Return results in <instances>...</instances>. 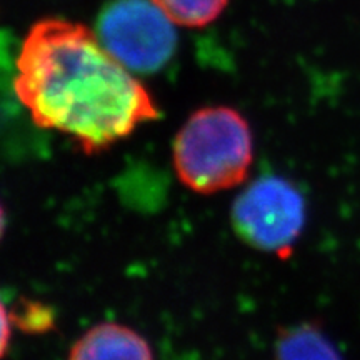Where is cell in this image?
<instances>
[{
	"mask_svg": "<svg viewBox=\"0 0 360 360\" xmlns=\"http://www.w3.org/2000/svg\"><path fill=\"white\" fill-rule=\"evenodd\" d=\"M13 90L35 125L67 135L85 154L105 150L160 115L146 85L97 34L65 19L30 27Z\"/></svg>",
	"mask_w": 360,
	"mask_h": 360,
	"instance_id": "6da1fadb",
	"label": "cell"
},
{
	"mask_svg": "<svg viewBox=\"0 0 360 360\" xmlns=\"http://www.w3.org/2000/svg\"><path fill=\"white\" fill-rule=\"evenodd\" d=\"M172 160L180 182L197 193L240 186L254 162L249 122L231 107L195 110L175 135Z\"/></svg>",
	"mask_w": 360,
	"mask_h": 360,
	"instance_id": "7a4b0ae2",
	"label": "cell"
},
{
	"mask_svg": "<svg viewBox=\"0 0 360 360\" xmlns=\"http://www.w3.org/2000/svg\"><path fill=\"white\" fill-rule=\"evenodd\" d=\"M96 34L130 72L152 74L177 49V30L154 0H112L98 13Z\"/></svg>",
	"mask_w": 360,
	"mask_h": 360,
	"instance_id": "3957f363",
	"label": "cell"
},
{
	"mask_svg": "<svg viewBox=\"0 0 360 360\" xmlns=\"http://www.w3.org/2000/svg\"><path fill=\"white\" fill-rule=\"evenodd\" d=\"M232 224L245 244L282 255L290 252L304 231L305 200L287 179L260 177L233 202Z\"/></svg>",
	"mask_w": 360,
	"mask_h": 360,
	"instance_id": "277c9868",
	"label": "cell"
},
{
	"mask_svg": "<svg viewBox=\"0 0 360 360\" xmlns=\"http://www.w3.org/2000/svg\"><path fill=\"white\" fill-rule=\"evenodd\" d=\"M69 360H154V352L134 328L103 322L75 340Z\"/></svg>",
	"mask_w": 360,
	"mask_h": 360,
	"instance_id": "5b68a950",
	"label": "cell"
},
{
	"mask_svg": "<svg viewBox=\"0 0 360 360\" xmlns=\"http://www.w3.org/2000/svg\"><path fill=\"white\" fill-rule=\"evenodd\" d=\"M274 360H342L327 335L314 323L283 328L276 342Z\"/></svg>",
	"mask_w": 360,
	"mask_h": 360,
	"instance_id": "8992f818",
	"label": "cell"
},
{
	"mask_svg": "<svg viewBox=\"0 0 360 360\" xmlns=\"http://www.w3.org/2000/svg\"><path fill=\"white\" fill-rule=\"evenodd\" d=\"M175 25L205 27L219 19L229 0H154Z\"/></svg>",
	"mask_w": 360,
	"mask_h": 360,
	"instance_id": "52a82bcc",
	"label": "cell"
},
{
	"mask_svg": "<svg viewBox=\"0 0 360 360\" xmlns=\"http://www.w3.org/2000/svg\"><path fill=\"white\" fill-rule=\"evenodd\" d=\"M12 322L24 330H44L51 326V312L37 304H27L20 309V312L11 315Z\"/></svg>",
	"mask_w": 360,
	"mask_h": 360,
	"instance_id": "ba28073f",
	"label": "cell"
},
{
	"mask_svg": "<svg viewBox=\"0 0 360 360\" xmlns=\"http://www.w3.org/2000/svg\"><path fill=\"white\" fill-rule=\"evenodd\" d=\"M11 314L7 312L6 305L0 300V359L4 357L8 349V340H11Z\"/></svg>",
	"mask_w": 360,
	"mask_h": 360,
	"instance_id": "9c48e42d",
	"label": "cell"
},
{
	"mask_svg": "<svg viewBox=\"0 0 360 360\" xmlns=\"http://www.w3.org/2000/svg\"><path fill=\"white\" fill-rule=\"evenodd\" d=\"M4 232H6V212H4L2 205H0V240H2Z\"/></svg>",
	"mask_w": 360,
	"mask_h": 360,
	"instance_id": "30bf717a",
	"label": "cell"
}]
</instances>
